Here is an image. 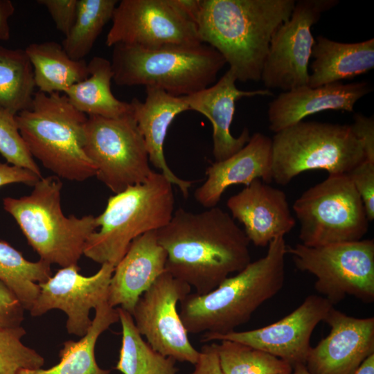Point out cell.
<instances>
[{"instance_id":"1","label":"cell","mask_w":374,"mask_h":374,"mask_svg":"<svg viewBox=\"0 0 374 374\" xmlns=\"http://www.w3.org/2000/svg\"><path fill=\"white\" fill-rule=\"evenodd\" d=\"M157 239L167 253L166 271L198 294L213 290L251 262L244 231L217 206L199 213L179 208L157 230Z\"/></svg>"},{"instance_id":"2","label":"cell","mask_w":374,"mask_h":374,"mask_svg":"<svg viewBox=\"0 0 374 374\" xmlns=\"http://www.w3.org/2000/svg\"><path fill=\"white\" fill-rule=\"evenodd\" d=\"M294 0H199L195 18L202 43L217 51L236 80L258 82L270 41Z\"/></svg>"},{"instance_id":"3","label":"cell","mask_w":374,"mask_h":374,"mask_svg":"<svg viewBox=\"0 0 374 374\" xmlns=\"http://www.w3.org/2000/svg\"><path fill=\"white\" fill-rule=\"evenodd\" d=\"M284 236L273 240L266 254L251 262L204 294L189 293L179 302V314L191 334H226L247 323L255 311L276 295L285 279Z\"/></svg>"},{"instance_id":"4","label":"cell","mask_w":374,"mask_h":374,"mask_svg":"<svg viewBox=\"0 0 374 374\" xmlns=\"http://www.w3.org/2000/svg\"><path fill=\"white\" fill-rule=\"evenodd\" d=\"M174 205L172 184L162 173L152 171L143 183L109 197L96 217L99 229L88 238L83 255L115 267L135 238L168 224Z\"/></svg>"},{"instance_id":"5","label":"cell","mask_w":374,"mask_h":374,"mask_svg":"<svg viewBox=\"0 0 374 374\" xmlns=\"http://www.w3.org/2000/svg\"><path fill=\"white\" fill-rule=\"evenodd\" d=\"M19 132L32 157L57 177L83 181L96 168L83 150L87 116L60 93L35 92L31 106L16 115Z\"/></svg>"},{"instance_id":"6","label":"cell","mask_w":374,"mask_h":374,"mask_svg":"<svg viewBox=\"0 0 374 374\" xmlns=\"http://www.w3.org/2000/svg\"><path fill=\"white\" fill-rule=\"evenodd\" d=\"M112 47L110 62L117 85L154 87L175 96L210 87L226 64L217 51L204 43L157 50L123 44Z\"/></svg>"},{"instance_id":"7","label":"cell","mask_w":374,"mask_h":374,"mask_svg":"<svg viewBox=\"0 0 374 374\" xmlns=\"http://www.w3.org/2000/svg\"><path fill=\"white\" fill-rule=\"evenodd\" d=\"M62 188L58 177H42L30 195L6 197L3 204L40 259L65 267L78 264L88 238L98 225L96 217L91 215L82 217L64 215Z\"/></svg>"},{"instance_id":"8","label":"cell","mask_w":374,"mask_h":374,"mask_svg":"<svg viewBox=\"0 0 374 374\" xmlns=\"http://www.w3.org/2000/svg\"><path fill=\"white\" fill-rule=\"evenodd\" d=\"M273 181L287 185L301 172L348 174L365 159L350 125L300 121L271 139Z\"/></svg>"},{"instance_id":"9","label":"cell","mask_w":374,"mask_h":374,"mask_svg":"<svg viewBox=\"0 0 374 374\" xmlns=\"http://www.w3.org/2000/svg\"><path fill=\"white\" fill-rule=\"evenodd\" d=\"M299 238L308 247L362 240L369 221L348 174H333L309 188L293 204Z\"/></svg>"},{"instance_id":"10","label":"cell","mask_w":374,"mask_h":374,"mask_svg":"<svg viewBox=\"0 0 374 374\" xmlns=\"http://www.w3.org/2000/svg\"><path fill=\"white\" fill-rule=\"evenodd\" d=\"M296 268L312 274L314 289L333 306L352 296L374 301V241H357L308 247L287 246Z\"/></svg>"},{"instance_id":"11","label":"cell","mask_w":374,"mask_h":374,"mask_svg":"<svg viewBox=\"0 0 374 374\" xmlns=\"http://www.w3.org/2000/svg\"><path fill=\"white\" fill-rule=\"evenodd\" d=\"M82 146L96 178L115 194L143 183L153 171L132 112L114 118L87 116Z\"/></svg>"},{"instance_id":"12","label":"cell","mask_w":374,"mask_h":374,"mask_svg":"<svg viewBox=\"0 0 374 374\" xmlns=\"http://www.w3.org/2000/svg\"><path fill=\"white\" fill-rule=\"evenodd\" d=\"M105 44L148 50L202 44L196 24L179 0H122L117 3Z\"/></svg>"},{"instance_id":"13","label":"cell","mask_w":374,"mask_h":374,"mask_svg":"<svg viewBox=\"0 0 374 374\" xmlns=\"http://www.w3.org/2000/svg\"><path fill=\"white\" fill-rule=\"evenodd\" d=\"M337 0H300L290 18L275 31L264 62L261 80L267 89L287 91L308 86V65L315 39L311 28Z\"/></svg>"},{"instance_id":"14","label":"cell","mask_w":374,"mask_h":374,"mask_svg":"<svg viewBox=\"0 0 374 374\" xmlns=\"http://www.w3.org/2000/svg\"><path fill=\"white\" fill-rule=\"evenodd\" d=\"M191 287L165 271L139 298L132 314L152 348L175 361L195 364L199 350L191 344L177 305Z\"/></svg>"},{"instance_id":"15","label":"cell","mask_w":374,"mask_h":374,"mask_svg":"<svg viewBox=\"0 0 374 374\" xmlns=\"http://www.w3.org/2000/svg\"><path fill=\"white\" fill-rule=\"evenodd\" d=\"M333 305L324 297L312 294L291 313L265 326L226 334L204 333L202 341L229 340L239 342L274 355L293 368L305 364L311 349L312 334L323 321Z\"/></svg>"},{"instance_id":"16","label":"cell","mask_w":374,"mask_h":374,"mask_svg":"<svg viewBox=\"0 0 374 374\" xmlns=\"http://www.w3.org/2000/svg\"><path fill=\"white\" fill-rule=\"evenodd\" d=\"M79 270L78 265L62 267L39 283V295L29 312L33 317H39L52 310H62L67 317L68 333L82 337L92 323L90 310L107 301L114 266L104 263L89 276L80 274Z\"/></svg>"},{"instance_id":"17","label":"cell","mask_w":374,"mask_h":374,"mask_svg":"<svg viewBox=\"0 0 374 374\" xmlns=\"http://www.w3.org/2000/svg\"><path fill=\"white\" fill-rule=\"evenodd\" d=\"M330 330L311 348L305 366L311 374H355L374 354V317L356 318L333 307L324 321Z\"/></svg>"},{"instance_id":"18","label":"cell","mask_w":374,"mask_h":374,"mask_svg":"<svg viewBox=\"0 0 374 374\" xmlns=\"http://www.w3.org/2000/svg\"><path fill=\"white\" fill-rule=\"evenodd\" d=\"M226 206L231 217L243 224L249 242L257 247L268 246L296 225L285 193L258 179L230 197Z\"/></svg>"},{"instance_id":"19","label":"cell","mask_w":374,"mask_h":374,"mask_svg":"<svg viewBox=\"0 0 374 374\" xmlns=\"http://www.w3.org/2000/svg\"><path fill=\"white\" fill-rule=\"evenodd\" d=\"M236 81L233 73L228 70L213 85L184 96L189 110L205 116L212 124L213 155L215 161L230 157L250 139L247 128H244L238 137H234L230 132L235 102L244 97L273 96L267 89L240 90L236 87Z\"/></svg>"},{"instance_id":"20","label":"cell","mask_w":374,"mask_h":374,"mask_svg":"<svg viewBox=\"0 0 374 374\" xmlns=\"http://www.w3.org/2000/svg\"><path fill=\"white\" fill-rule=\"evenodd\" d=\"M272 141L256 132L247 144L230 157L215 161L206 170L207 178L195 192L202 206H216L225 190L234 184L249 185L255 179L266 184L273 181Z\"/></svg>"},{"instance_id":"21","label":"cell","mask_w":374,"mask_h":374,"mask_svg":"<svg viewBox=\"0 0 374 374\" xmlns=\"http://www.w3.org/2000/svg\"><path fill=\"white\" fill-rule=\"evenodd\" d=\"M167 253L157 239V231L135 238L114 267L107 302L132 314L141 295L166 271Z\"/></svg>"},{"instance_id":"22","label":"cell","mask_w":374,"mask_h":374,"mask_svg":"<svg viewBox=\"0 0 374 374\" xmlns=\"http://www.w3.org/2000/svg\"><path fill=\"white\" fill-rule=\"evenodd\" d=\"M371 86L365 81L336 82L312 88L304 86L280 93L269 105V128L277 133L305 117L326 110L352 112L355 103L370 93Z\"/></svg>"},{"instance_id":"23","label":"cell","mask_w":374,"mask_h":374,"mask_svg":"<svg viewBox=\"0 0 374 374\" xmlns=\"http://www.w3.org/2000/svg\"><path fill=\"white\" fill-rule=\"evenodd\" d=\"M145 93L143 102L134 98L130 103L146 145L149 161L186 198L192 181L180 179L171 170L164 156L163 144L172 121L180 113L189 110L188 106L184 96H175L160 89L145 87Z\"/></svg>"},{"instance_id":"24","label":"cell","mask_w":374,"mask_h":374,"mask_svg":"<svg viewBox=\"0 0 374 374\" xmlns=\"http://www.w3.org/2000/svg\"><path fill=\"white\" fill-rule=\"evenodd\" d=\"M308 86L315 88L339 82L367 73L374 67V39L355 43L331 40L322 35L315 39Z\"/></svg>"},{"instance_id":"25","label":"cell","mask_w":374,"mask_h":374,"mask_svg":"<svg viewBox=\"0 0 374 374\" xmlns=\"http://www.w3.org/2000/svg\"><path fill=\"white\" fill-rule=\"evenodd\" d=\"M94 310L95 315L87 334L78 341L67 340L63 343L59 352V363L47 369H21L17 374H110L109 370L98 365L95 347L100 335L119 321L118 313L117 308L107 301Z\"/></svg>"},{"instance_id":"26","label":"cell","mask_w":374,"mask_h":374,"mask_svg":"<svg viewBox=\"0 0 374 374\" xmlns=\"http://www.w3.org/2000/svg\"><path fill=\"white\" fill-rule=\"evenodd\" d=\"M89 76L73 84L64 94L79 112L89 116L118 118L132 113L130 103L117 99L112 92L113 71L107 59L93 57L88 63Z\"/></svg>"},{"instance_id":"27","label":"cell","mask_w":374,"mask_h":374,"mask_svg":"<svg viewBox=\"0 0 374 374\" xmlns=\"http://www.w3.org/2000/svg\"><path fill=\"white\" fill-rule=\"evenodd\" d=\"M24 51L33 66L35 87L42 93H64L89 76L88 63L71 59L54 41L32 43Z\"/></svg>"},{"instance_id":"28","label":"cell","mask_w":374,"mask_h":374,"mask_svg":"<svg viewBox=\"0 0 374 374\" xmlns=\"http://www.w3.org/2000/svg\"><path fill=\"white\" fill-rule=\"evenodd\" d=\"M122 343L116 369L123 374H177L176 361L154 350L143 339L130 313L117 308Z\"/></svg>"},{"instance_id":"29","label":"cell","mask_w":374,"mask_h":374,"mask_svg":"<svg viewBox=\"0 0 374 374\" xmlns=\"http://www.w3.org/2000/svg\"><path fill=\"white\" fill-rule=\"evenodd\" d=\"M51 265L41 259L26 260L21 252L8 242L0 241V281L29 311L39 293V283L51 276Z\"/></svg>"},{"instance_id":"30","label":"cell","mask_w":374,"mask_h":374,"mask_svg":"<svg viewBox=\"0 0 374 374\" xmlns=\"http://www.w3.org/2000/svg\"><path fill=\"white\" fill-rule=\"evenodd\" d=\"M35 87L33 66L25 51L0 46V108L15 114L28 109Z\"/></svg>"},{"instance_id":"31","label":"cell","mask_w":374,"mask_h":374,"mask_svg":"<svg viewBox=\"0 0 374 374\" xmlns=\"http://www.w3.org/2000/svg\"><path fill=\"white\" fill-rule=\"evenodd\" d=\"M116 0H78L75 22L62 46L73 60H81L92 49L105 26L112 19Z\"/></svg>"},{"instance_id":"32","label":"cell","mask_w":374,"mask_h":374,"mask_svg":"<svg viewBox=\"0 0 374 374\" xmlns=\"http://www.w3.org/2000/svg\"><path fill=\"white\" fill-rule=\"evenodd\" d=\"M214 344L225 374H280L292 371L288 363L251 346L229 340Z\"/></svg>"},{"instance_id":"33","label":"cell","mask_w":374,"mask_h":374,"mask_svg":"<svg viewBox=\"0 0 374 374\" xmlns=\"http://www.w3.org/2000/svg\"><path fill=\"white\" fill-rule=\"evenodd\" d=\"M26 334L21 326H0V374H17L21 369H38L44 358L21 341Z\"/></svg>"},{"instance_id":"34","label":"cell","mask_w":374,"mask_h":374,"mask_svg":"<svg viewBox=\"0 0 374 374\" xmlns=\"http://www.w3.org/2000/svg\"><path fill=\"white\" fill-rule=\"evenodd\" d=\"M16 115L0 108V154L8 163L29 170L42 178L41 170L19 132Z\"/></svg>"},{"instance_id":"35","label":"cell","mask_w":374,"mask_h":374,"mask_svg":"<svg viewBox=\"0 0 374 374\" xmlns=\"http://www.w3.org/2000/svg\"><path fill=\"white\" fill-rule=\"evenodd\" d=\"M348 175L363 202L369 222L374 220V162L364 159Z\"/></svg>"},{"instance_id":"36","label":"cell","mask_w":374,"mask_h":374,"mask_svg":"<svg viewBox=\"0 0 374 374\" xmlns=\"http://www.w3.org/2000/svg\"><path fill=\"white\" fill-rule=\"evenodd\" d=\"M37 3L47 9L57 30L66 36L76 18L78 0H37Z\"/></svg>"},{"instance_id":"37","label":"cell","mask_w":374,"mask_h":374,"mask_svg":"<svg viewBox=\"0 0 374 374\" xmlns=\"http://www.w3.org/2000/svg\"><path fill=\"white\" fill-rule=\"evenodd\" d=\"M24 310L16 296L0 281V326H20Z\"/></svg>"},{"instance_id":"38","label":"cell","mask_w":374,"mask_h":374,"mask_svg":"<svg viewBox=\"0 0 374 374\" xmlns=\"http://www.w3.org/2000/svg\"><path fill=\"white\" fill-rule=\"evenodd\" d=\"M355 137L361 143L365 159L374 162V119L362 114H354V122L350 125Z\"/></svg>"},{"instance_id":"39","label":"cell","mask_w":374,"mask_h":374,"mask_svg":"<svg viewBox=\"0 0 374 374\" xmlns=\"http://www.w3.org/2000/svg\"><path fill=\"white\" fill-rule=\"evenodd\" d=\"M195 368L190 374H225L223 371L214 342L204 344L199 350Z\"/></svg>"},{"instance_id":"40","label":"cell","mask_w":374,"mask_h":374,"mask_svg":"<svg viewBox=\"0 0 374 374\" xmlns=\"http://www.w3.org/2000/svg\"><path fill=\"white\" fill-rule=\"evenodd\" d=\"M39 179V177L29 170L0 162V187L12 183H22L33 186Z\"/></svg>"},{"instance_id":"41","label":"cell","mask_w":374,"mask_h":374,"mask_svg":"<svg viewBox=\"0 0 374 374\" xmlns=\"http://www.w3.org/2000/svg\"><path fill=\"white\" fill-rule=\"evenodd\" d=\"M15 6L10 0H0V39H10V30L8 23L10 17L14 14Z\"/></svg>"},{"instance_id":"42","label":"cell","mask_w":374,"mask_h":374,"mask_svg":"<svg viewBox=\"0 0 374 374\" xmlns=\"http://www.w3.org/2000/svg\"><path fill=\"white\" fill-rule=\"evenodd\" d=\"M355 374H374V354L362 363Z\"/></svg>"},{"instance_id":"43","label":"cell","mask_w":374,"mask_h":374,"mask_svg":"<svg viewBox=\"0 0 374 374\" xmlns=\"http://www.w3.org/2000/svg\"><path fill=\"white\" fill-rule=\"evenodd\" d=\"M292 374H311L303 364H299L292 368Z\"/></svg>"},{"instance_id":"44","label":"cell","mask_w":374,"mask_h":374,"mask_svg":"<svg viewBox=\"0 0 374 374\" xmlns=\"http://www.w3.org/2000/svg\"><path fill=\"white\" fill-rule=\"evenodd\" d=\"M280 374H292V372H288V373H280Z\"/></svg>"}]
</instances>
